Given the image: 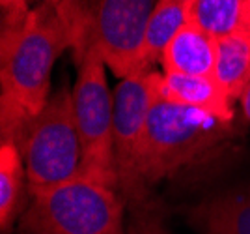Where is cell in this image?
Here are the masks:
<instances>
[{
    "label": "cell",
    "mask_w": 250,
    "mask_h": 234,
    "mask_svg": "<svg viewBox=\"0 0 250 234\" xmlns=\"http://www.w3.org/2000/svg\"><path fill=\"white\" fill-rule=\"evenodd\" d=\"M73 30L63 4L43 0L0 34V140H13L51 97L52 66L71 49Z\"/></svg>",
    "instance_id": "cell-1"
},
{
    "label": "cell",
    "mask_w": 250,
    "mask_h": 234,
    "mask_svg": "<svg viewBox=\"0 0 250 234\" xmlns=\"http://www.w3.org/2000/svg\"><path fill=\"white\" fill-rule=\"evenodd\" d=\"M235 137V120L226 122L157 96L131 176L120 187L127 208L131 212L151 208L159 184L209 161Z\"/></svg>",
    "instance_id": "cell-2"
},
{
    "label": "cell",
    "mask_w": 250,
    "mask_h": 234,
    "mask_svg": "<svg viewBox=\"0 0 250 234\" xmlns=\"http://www.w3.org/2000/svg\"><path fill=\"white\" fill-rule=\"evenodd\" d=\"M159 0H63L71 23L75 60L95 49L120 77L142 73V47L149 17Z\"/></svg>",
    "instance_id": "cell-3"
},
{
    "label": "cell",
    "mask_w": 250,
    "mask_h": 234,
    "mask_svg": "<svg viewBox=\"0 0 250 234\" xmlns=\"http://www.w3.org/2000/svg\"><path fill=\"white\" fill-rule=\"evenodd\" d=\"M127 202L103 182L75 176L32 195L19 219L22 234H127Z\"/></svg>",
    "instance_id": "cell-4"
},
{
    "label": "cell",
    "mask_w": 250,
    "mask_h": 234,
    "mask_svg": "<svg viewBox=\"0 0 250 234\" xmlns=\"http://www.w3.org/2000/svg\"><path fill=\"white\" fill-rule=\"evenodd\" d=\"M26 169L28 191L38 195L79 176L81 140L75 124L73 94L62 86L13 139Z\"/></svg>",
    "instance_id": "cell-5"
},
{
    "label": "cell",
    "mask_w": 250,
    "mask_h": 234,
    "mask_svg": "<svg viewBox=\"0 0 250 234\" xmlns=\"http://www.w3.org/2000/svg\"><path fill=\"white\" fill-rule=\"evenodd\" d=\"M73 85L75 124L81 140V176L118 189L114 167V96L106 83V64L95 49H86L77 60Z\"/></svg>",
    "instance_id": "cell-6"
},
{
    "label": "cell",
    "mask_w": 250,
    "mask_h": 234,
    "mask_svg": "<svg viewBox=\"0 0 250 234\" xmlns=\"http://www.w3.org/2000/svg\"><path fill=\"white\" fill-rule=\"evenodd\" d=\"M161 71H142L120 79L114 90V167L118 191L131 176L142 144L147 117L159 96Z\"/></svg>",
    "instance_id": "cell-7"
},
{
    "label": "cell",
    "mask_w": 250,
    "mask_h": 234,
    "mask_svg": "<svg viewBox=\"0 0 250 234\" xmlns=\"http://www.w3.org/2000/svg\"><path fill=\"white\" fill-rule=\"evenodd\" d=\"M185 217L196 234H250V184L209 195Z\"/></svg>",
    "instance_id": "cell-8"
},
{
    "label": "cell",
    "mask_w": 250,
    "mask_h": 234,
    "mask_svg": "<svg viewBox=\"0 0 250 234\" xmlns=\"http://www.w3.org/2000/svg\"><path fill=\"white\" fill-rule=\"evenodd\" d=\"M159 96L177 105L209 113L226 122L235 120L233 101L213 75L163 73L159 83Z\"/></svg>",
    "instance_id": "cell-9"
},
{
    "label": "cell",
    "mask_w": 250,
    "mask_h": 234,
    "mask_svg": "<svg viewBox=\"0 0 250 234\" xmlns=\"http://www.w3.org/2000/svg\"><path fill=\"white\" fill-rule=\"evenodd\" d=\"M217 58V38L187 23L161 54L163 73L213 75Z\"/></svg>",
    "instance_id": "cell-10"
},
{
    "label": "cell",
    "mask_w": 250,
    "mask_h": 234,
    "mask_svg": "<svg viewBox=\"0 0 250 234\" xmlns=\"http://www.w3.org/2000/svg\"><path fill=\"white\" fill-rule=\"evenodd\" d=\"M30 202L26 169L13 140H0V229L11 234Z\"/></svg>",
    "instance_id": "cell-11"
},
{
    "label": "cell",
    "mask_w": 250,
    "mask_h": 234,
    "mask_svg": "<svg viewBox=\"0 0 250 234\" xmlns=\"http://www.w3.org/2000/svg\"><path fill=\"white\" fill-rule=\"evenodd\" d=\"M187 21L217 40L249 30L250 0H187Z\"/></svg>",
    "instance_id": "cell-12"
},
{
    "label": "cell",
    "mask_w": 250,
    "mask_h": 234,
    "mask_svg": "<svg viewBox=\"0 0 250 234\" xmlns=\"http://www.w3.org/2000/svg\"><path fill=\"white\" fill-rule=\"evenodd\" d=\"M213 77L231 101H239L241 92L250 81V32L229 34L217 40V58Z\"/></svg>",
    "instance_id": "cell-13"
},
{
    "label": "cell",
    "mask_w": 250,
    "mask_h": 234,
    "mask_svg": "<svg viewBox=\"0 0 250 234\" xmlns=\"http://www.w3.org/2000/svg\"><path fill=\"white\" fill-rule=\"evenodd\" d=\"M187 0H159L149 17L142 47V71H153L167 45L187 24Z\"/></svg>",
    "instance_id": "cell-14"
},
{
    "label": "cell",
    "mask_w": 250,
    "mask_h": 234,
    "mask_svg": "<svg viewBox=\"0 0 250 234\" xmlns=\"http://www.w3.org/2000/svg\"><path fill=\"white\" fill-rule=\"evenodd\" d=\"M127 234H172L161 217L153 212V208L135 210L131 212V219L127 223Z\"/></svg>",
    "instance_id": "cell-15"
},
{
    "label": "cell",
    "mask_w": 250,
    "mask_h": 234,
    "mask_svg": "<svg viewBox=\"0 0 250 234\" xmlns=\"http://www.w3.org/2000/svg\"><path fill=\"white\" fill-rule=\"evenodd\" d=\"M4 23L22 21L30 13V0H0Z\"/></svg>",
    "instance_id": "cell-16"
},
{
    "label": "cell",
    "mask_w": 250,
    "mask_h": 234,
    "mask_svg": "<svg viewBox=\"0 0 250 234\" xmlns=\"http://www.w3.org/2000/svg\"><path fill=\"white\" fill-rule=\"evenodd\" d=\"M239 103H241V109H243V115L250 120V81L243 88V92H241Z\"/></svg>",
    "instance_id": "cell-17"
},
{
    "label": "cell",
    "mask_w": 250,
    "mask_h": 234,
    "mask_svg": "<svg viewBox=\"0 0 250 234\" xmlns=\"http://www.w3.org/2000/svg\"><path fill=\"white\" fill-rule=\"evenodd\" d=\"M49 2H52V4H56V6H60L63 0H49Z\"/></svg>",
    "instance_id": "cell-18"
},
{
    "label": "cell",
    "mask_w": 250,
    "mask_h": 234,
    "mask_svg": "<svg viewBox=\"0 0 250 234\" xmlns=\"http://www.w3.org/2000/svg\"><path fill=\"white\" fill-rule=\"evenodd\" d=\"M249 32H250V26H249Z\"/></svg>",
    "instance_id": "cell-19"
},
{
    "label": "cell",
    "mask_w": 250,
    "mask_h": 234,
    "mask_svg": "<svg viewBox=\"0 0 250 234\" xmlns=\"http://www.w3.org/2000/svg\"><path fill=\"white\" fill-rule=\"evenodd\" d=\"M17 234H22V233H17Z\"/></svg>",
    "instance_id": "cell-20"
}]
</instances>
